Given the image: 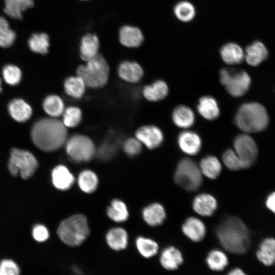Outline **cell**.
I'll return each instance as SVG.
<instances>
[{
  "label": "cell",
  "mask_w": 275,
  "mask_h": 275,
  "mask_svg": "<svg viewBox=\"0 0 275 275\" xmlns=\"http://www.w3.org/2000/svg\"><path fill=\"white\" fill-rule=\"evenodd\" d=\"M16 38L15 33L9 28L7 20L0 16V46L4 48L11 46Z\"/></svg>",
  "instance_id": "cell-40"
},
{
  "label": "cell",
  "mask_w": 275,
  "mask_h": 275,
  "mask_svg": "<svg viewBox=\"0 0 275 275\" xmlns=\"http://www.w3.org/2000/svg\"><path fill=\"white\" fill-rule=\"evenodd\" d=\"M66 151L69 158L75 162H87L95 154V147L89 137L74 134L66 142Z\"/></svg>",
  "instance_id": "cell-9"
},
{
  "label": "cell",
  "mask_w": 275,
  "mask_h": 275,
  "mask_svg": "<svg viewBox=\"0 0 275 275\" xmlns=\"http://www.w3.org/2000/svg\"><path fill=\"white\" fill-rule=\"evenodd\" d=\"M174 13L179 20L188 22L195 17L196 9L191 3L184 1L179 2L175 5Z\"/></svg>",
  "instance_id": "cell-37"
},
{
  "label": "cell",
  "mask_w": 275,
  "mask_h": 275,
  "mask_svg": "<svg viewBox=\"0 0 275 275\" xmlns=\"http://www.w3.org/2000/svg\"><path fill=\"white\" fill-rule=\"evenodd\" d=\"M108 245L115 251L125 249L128 244L127 232L122 228H114L110 229L106 235Z\"/></svg>",
  "instance_id": "cell-28"
},
{
  "label": "cell",
  "mask_w": 275,
  "mask_h": 275,
  "mask_svg": "<svg viewBox=\"0 0 275 275\" xmlns=\"http://www.w3.org/2000/svg\"><path fill=\"white\" fill-rule=\"evenodd\" d=\"M38 162L34 155L29 151L13 148L10 153L9 170L12 175L18 173L24 179L31 177L35 172Z\"/></svg>",
  "instance_id": "cell-8"
},
{
  "label": "cell",
  "mask_w": 275,
  "mask_h": 275,
  "mask_svg": "<svg viewBox=\"0 0 275 275\" xmlns=\"http://www.w3.org/2000/svg\"><path fill=\"white\" fill-rule=\"evenodd\" d=\"M51 179L54 187L61 190L69 189L74 182L73 175L64 165H58L52 170Z\"/></svg>",
  "instance_id": "cell-19"
},
{
  "label": "cell",
  "mask_w": 275,
  "mask_h": 275,
  "mask_svg": "<svg viewBox=\"0 0 275 275\" xmlns=\"http://www.w3.org/2000/svg\"><path fill=\"white\" fill-rule=\"evenodd\" d=\"M5 13L10 17L20 19L22 13L33 7L34 0H4Z\"/></svg>",
  "instance_id": "cell-30"
},
{
  "label": "cell",
  "mask_w": 275,
  "mask_h": 275,
  "mask_svg": "<svg viewBox=\"0 0 275 275\" xmlns=\"http://www.w3.org/2000/svg\"><path fill=\"white\" fill-rule=\"evenodd\" d=\"M168 92L167 84L163 80H157L146 86L143 90V94L148 100L154 102L164 98Z\"/></svg>",
  "instance_id": "cell-27"
},
{
  "label": "cell",
  "mask_w": 275,
  "mask_h": 275,
  "mask_svg": "<svg viewBox=\"0 0 275 275\" xmlns=\"http://www.w3.org/2000/svg\"><path fill=\"white\" fill-rule=\"evenodd\" d=\"M172 120L174 124L182 128L191 126L195 121V117L192 109L186 105H179L175 107L172 113Z\"/></svg>",
  "instance_id": "cell-26"
},
{
  "label": "cell",
  "mask_w": 275,
  "mask_h": 275,
  "mask_svg": "<svg viewBox=\"0 0 275 275\" xmlns=\"http://www.w3.org/2000/svg\"><path fill=\"white\" fill-rule=\"evenodd\" d=\"M49 232L47 229L42 225H37L33 230V236L34 239L39 242L46 241L49 238Z\"/></svg>",
  "instance_id": "cell-45"
},
{
  "label": "cell",
  "mask_w": 275,
  "mask_h": 275,
  "mask_svg": "<svg viewBox=\"0 0 275 275\" xmlns=\"http://www.w3.org/2000/svg\"><path fill=\"white\" fill-rule=\"evenodd\" d=\"M215 234L221 245L231 253L243 254L249 249L250 244L249 229L236 216L225 217L217 225Z\"/></svg>",
  "instance_id": "cell-1"
},
{
  "label": "cell",
  "mask_w": 275,
  "mask_h": 275,
  "mask_svg": "<svg viewBox=\"0 0 275 275\" xmlns=\"http://www.w3.org/2000/svg\"><path fill=\"white\" fill-rule=\"evenodd\" d=\"M181 230L185 236L195 242L202 240L206 233L204 222L194 216L188 217L184 221L181 226Z\"/></svg>",
  "instance_id": "cell-13"
},
{
  "label": "cell",
  "mask_w": 275,
  "mask_h": 275,
  "mask_svg": "<svg viewBox=\"0 0 275 275\" xmlns=\"http://www.w3.org/2000/svg\"><path fill=\"white\" fill-rule=\"evenodd\" d=\"M265 204L267 208L275 213V191L272 192L268 196Z\"/></svg>",
  "instance_id": "cell-46"
},
{
  "label": "cell",
  "mask_w": 275,
  "mask_h": 275,
  "mask_svg": "<svg viewBox=\"0 0 275 275\" xmlns=\"http://www.w3.org/2000/svg\"><path fill=\"white\" fill-rule=\"evenodd\" d=\"M99 46V40L96 35L91 34L85 35L80 46L81 59L87 62L95 57L98 54Z\"/></svg>",
  "instance_id": "cell-25"
},
{
  "label": "cell",
  "mask_w": 275,
  "mask_h": 275,
  "mask_svg": "<svg viewBox=\"0 0 275 275\" xmlns=\"http://www.w3.org/2000/svg\"><path fill=\"white\" fill-rule=\"evenodd\" d=\"M28 44L32 51L45 54L48 51L49 37L44 33L34 34L29 39Z\"/></svg>",
  "instance_id": "cell-38"
},
{
  "label": "cell",
  "mask_w": 275,
  "mask_h": 275,
  "mask_svg": "<svg viewBox=\"0 0 275 275\" xmlns=\"http://www.w3.org/2000/svg\"><path fill=\"white\" fill-rule=\"evenodd\" d=\"M109 68L107 61L100 54L87 61L84 65L77 69V75L80 76L86 87L99 88L104 86L108 79Z\"/></svg>",
  "instance_id": "cell-5"
},
{
  "label": "cell",
  "mask_w": 275,
  "mask_h": 275,
  "mask_svg": "<svg viewBox=\"0 0 275 275\" xmlns=\"http://www.w3.org/2000/svg\"><path fill=\"white\" fill-rule=\"evenodd\" d=\"M136 248L139 253L144 258H150L158 252V243L154 240L143 236L138 237L135 240Z\"/></svg>",
  "instance_id": "cell-35"
},
{
  "label": "cell",
  "mask_w": 275,
  "mask_h": 275,
  "mask_svg": "<svg viewBox=\"0 0 275 275\" xmlns=\"http://www.w3.org/2000/svg\"><path fill=\"white\" fill-rule=\"evenodd\" d=\"M142 216L148 225L155 227L163 223L167 214L164 207L161 204L153 203L143 209Z\"/></svg>",
  "instance_id": "cell-18"
},
{
  "label": "cell",
  "mask_w": 275,
  "mask_h": 275,
  "mask_svg": "<svg viewBox=\"0 0 275 275\" xmlns=\"http://www.w3.org/2000/svg\"><path fill=\"white\" fill-rule=\"evenodd\" d=\"M43 108L45 113L52 118L61 116L65 110L62 99L56 95H49L44 99Z\"/></svg>",
  "instance_id": "cell-32"
},
{
  "label": "cell",
  "mask_w": 275,
  "mask_h": 275,
  "mask_svg": "<svg viewBox=\"0 0 275 275\" xmlns=\"http://www.w3.org/2000/svg\"><path fill=\"white\" fill-rule=\"evenodd\" d=\"M8 111L12 118L18 122H25L32 114L31 106L20 98L14 99L9 102Z\"/></svg>",
  "instance_id": "cell-22"
},
{
  "label": "cell",
  "mask_w": 275,
  "mask_h": 275,
  "mask_svg": "<svg viewBox=\"0 0 275 275\" xmlns=\"http://www.w3.org/2000/svg\"><path fill=\"white\" fill-rule=\"evenodd\" d=\"M199 167L202 174L210 179L217 178L222 169L219 160L213 155H207L202 158Z\"/></svg>",
  "instance_id": "cell-29"
},
{
  "label": "cell",
  "mask_w": 275,
  "mask_h": 275,
  "mask_svg": "<svg viewBox=\"0 0 275 275\" xmlns=\"http://www.w3.org/2000/svg\"><path fill=\"white\" fill-rule=\"evenodd\" d=\"M62 115V122L66 127L73 128L78 126L82 119L81 111L76 106L67 107L64 110Z\"/></svg>",
  "instance_id": "cell-39"
},
{
  "label": "cell",
  "mask_w": 275,
  "mask_h": 275,
  "mask_svg": "<svg viewBox=\"0 0 275 275\" xmlns=\"http://www.w3.org/2000/svg\"><path fill=\"white\" fill-rule=\"evenodd\" d=\"M177 143L180 150L188 155H196L201 150L202 140L200 136L194 131H184L178 136Z\"/></svg>",
  "instance_id": "cell-12"
},
{
  "label": "cell",
  "mask_w": 275,
  "mask_h": 275,
  "mask_svg": "<svg viewBox=\"0 0 275 275\" xmlns=\"http://www.w3.org/2000/svg\"><path fill=\"white\" fill-rule=\"evenodd\" d=\"M258 260L266 266L275 264V239L267 238L263 240L256 252Z\"/></svg>",
  "instance_id": "cell-24"
},
{
  "label": "cell",
  "mask_w": 275,
  "mask_h": 275,
  "mask_svg": "<svg viewBox=\"0 0 275 275\" xmlns=\"http://www.w3.org/2000/svg\"><path fill=\"white\" fill-rule=\"evenodd\" d=\"M159 262L161 265L168 270L179 268L183 262V255L179 249L173 246L165 248L161 252Z\"/></svg>",
  "instance_id": "cell-16"
},
{
  "label": "cell",
  "mask_w": 275,
  "mask_h": 275,
  "mask_svg": "<svg viewBox=\"0 0 275 275\" xmlns=\"http://www.w3.org/2000/svg\"><path fill=\"white\" fill-rule=\"evenodd\" d=\"M176 184L188 191L197 190L202 183L199 166L192 159L184 157L178 162L174 175Z\"/></svg>",
  "instance_id": "cell-6"
},
{
  "label": "cell",
  "mask_w": 275,
  "mask_h": 275,
  "mask_svg": "<svg viewBox=\"0 0 275 275\" xmlns=\"http://www.w3.org/2000/svg\"><path fill=\"white\" fill-rule=\"evenodd\" d=\"M234 122L244 133H256L266 129L269 124V117L266 108L260 103L247 102L238 109Z\"/></svg>",
  "instance_id": "cell-3"
},
{
  "label": "cell",
  "mask_w": 275,
  "mask_h": 275,
  "mask_svg": "<svg viewBox=\"0 0 275 275\" xmlns=\"http://www.w3.org/2000/svg\"><path fill=\"white\" fill-rule=\"evenodd\" d=\"M268 57L267 49L260 41H255L245 48L244 59L250 66L253 67L259 66L266 60Z\"/></svg>",
  "instance_id": "cell-15"
},
{
  "label": "cell",
  "mask_w": 275,
  "mask_h": 275,
  "mask_svg": "<svg viewBox=\"0 0 275 275\" xmlns=\"http://www.w3.org/2000/svg\"><path fill=\"white\" fill-rule=\"evenodd\" d=\"M206 262L208 267L215 271L224 270L229 263L226 254L218 249L212 250L208 253Z\"/></svg>",
  "instance_id": "cell-31"
},
{
  "label": "cell",
  "mask_w": 275,
  "mask_h": 275,
  "mask_svg": "<svg viewBox=\"0 0 275 275\" xmlns=\"http://www.w3.org/2000/svg\"><path fill=\"white\" fill-rule=\"evenodd\" d=\"M221 83L231 96L239 97L249 90L251 83L249 74L243 70L223 68L219 72Z\"/></svg>",
  "instance_id": "cell-7"
},
{
  "label": "cell",
  "mask_w": 275,
  "mask_h": 275,
  "mask_svg": "<svg viewBox=\"0 0 275 275\" xmlns=\"http://www.w3.org/2000/svg\"><path fill=\"white\" fill-rule=\"evenodd\" d=\"M98 179L96 174L89 170L82 171L78 177V184L80 189L86 193L94 191L97 187Z\"/></svg>",
  "instance_id": "cell-36"
},
{
  "label": "cell",
  "mask_w": 275,
  "mask_h": 275,
  "mask_svg": "<svg viewBox=\"0 0 275 275\" xmlns=\"http://www.w3.org/2000/svg\"><path fill=\"white\" fill-rule=\"evenodd\" d=\"M2 91V80H1V79L0 78V92Z\"/></svg>",
  "instance_id": "cell-48"
},
{
  "label": "cell",
  "mask_w": 275,
  "mask_h": 275,
  "mask_svg": "<svg viewBox=\"0 0 275 275\" xmlns=\"http://www.w3.org/2000/svg\"><path fill=\"white\" fill-rule=\"evenodd\" d=\"M106 213L110 219L118 223L125 221L128 217L126 205L119 199H114L112 201L107 209Z\"/></svg>",
  "instance_id": "cell-34"
},
{
  "label": "cell",
  "mask_w": 275,
  "mask_h": 275,
  "mask_svg": "<svg viewBox=\"0 0 275 275\" xmlns=\"http://www.w3.org/2000/svg\"><path fill=\"white\" fill-rule=\"evenodd\" d=\"M123 149L125 152L129 156H134L139 154L142 151V143L135 138L127 139L123 144Z\"/></svg>",
  "instance_id": "cell-44"
},
{
  "label": "cell",
  "mask_w": 275,
  "mask_h": 275,
  "mask_svg": "<svg viewBox=\"0 0 275 275\" xmlns=\"http://www.w3.org/2000/svg\"><path fill=\"white\" fill-rule=\"evenodd\" d=\"M65 92L69 96L75 98H81L85 93L86 85L82 79L79 76L67 78L64 84Z\"/></svg>",
  "instance_id": "cell-33"
},
{
  "label": "cell",
  "mask_w": 275,
  "mask_h": 275,
  "mask_svg": "<svg viewBox=\"0 0 275 275\" xmlns=\"http://www.w3.org/2000/svg\"><path fill=\"white\" fill-rule=\"evenodd\" d=\"M233 146L243 169L252 167L258 155L257 146L253 138L246 133L239 134L235 138Z\"/></svg>",
  "instance_id": "cell-10"
},
{
  "label": "cell",
  "mask_w": 275,
  "mask_h": 275,
  "mask_svg": "<svg viewBox=\"0 0 275 275\" xmlns=\"http://www.w3.org/2000/svg\"><path fill=\"white\" fill-rule=\"evenodd\" d=\"M197 109L199 113L208 120L216 119L220 113L217 101L210 96H204L199 99Z\"/></svg>",
  "instance_id": "cell-23"
},
{
  "label": "cell",
  "mask_w": 275,
  "mask_h": 275,
  "mask_svg": "<svg viewBox=\"0 0 275 275\" xmlns=\"http://www.w3.org/2000/svg\"><path fill=\"white\" fill-rule=\"evenodd\" d=\"M2 75L5 81L11 86L17 85L21 79V72L16 66L8 64L2 70Z\"/></svg>",
  "instance_id": "cell-41"
},
{
  "label": "cell",
  "mask_w": 275,
  "mask_h": 275,
  "mask_svg": "<svg viewBox=\"0 0 275 275\" xmlns=\"http://www.w3.org/2000/svg\"><path fill=\"white\" fill-rule=\"evenodd\" d=\"M119 40L121 43L126 47H138L142 44L144 36L139 28L125 25L120 31Z\"/></svg>",
  "instance_id": "cell-20"
},
{
  "label": "cell",
  "mask_w": 275,
  "mask_h": 275,
  "mask_svg": "<svg viewBox=\"0 0 275 275\" xmlns=\"http://www.w3.org/2000/svg\"><path fill=\"white\" fill-rule=\"evenodd\" d=\"M223 61L228 65L241 63L244 59V52L238 44L230 42L224 44L220 50Z\"/></svg>",
  "instance_id": "cell-21"
},
{
  "label": "cell",
  "mask_w": 275,
  "mask_h": 275,
  "mask_svg": "<svg viewBox=\"0 0 275 275\" xmlns=\"http://www.w3.org/2000/svg\"><path fill=\"white\" fill-rule=\"evenodd\" d=\"M227 275H247L241 269L235 268L230 270Z\"/></svg>",
  "instance_id": "cell-47"
},
{
  "label": "cell",
  "mask_w": 275,
  "mask_h": 275,
  "mask_svg": "<svg viewBox=\"0 0 275 275\" xmlns=\"http://www.w3.org/2000/svg\"><path fill=\"white\" fill-rule=\"evenodd\" d=\"M193 210L200 215L210 216L216 211L217 202L215 198L208 193H201L197 195L192 203Z\"/></svg>",
  "instance_id": "cell-14"
},
{
  "label": "cell",
  "mask_w": 275,
  "mask_h": 275,
  "mask_svg": "<svg viewBox=\"0 0 275 275\" xmlns=\"http://www.w3.org/2000/svg\"><path fill=\"white\" fill-rule=\"evenodd\" d=\"M20 269L18 264L10 259L0 261V275H20Z\"/></svg>",
  "instance_id": "cell-43"
},
{
  "label": "cell",
  "mask_w": 275,
  "mask_h": 275,
  "mask_svg": "<svg viewBox=\"0 0 275 275\" xmlns=\"http://www.w3.org/2000/svg\"><path fill=\"white\" fill-rule=\"evenodd\" d=\"M31 135L38 148L44 151H53L66 143L67 130L62 121L56 118H43L34 124Z\"/></svg>",
  "instance_id": "cell-2"
},
{
  "label": "cell",
  "mask_w": 275,
  "mask_h": 275,
  "mask_svg": "<svg viewBox=\"0 0 275 275\" xmlns=\"http://www.w3.org/2000/svg\"><path fill=\"white\" fill-rule=\"evenodd\" d=\"M222 160L225 166L231 171H235L243 169L238 157L233 149L226 150L222 155Z\"/></svg>",
  "instance_id": "cell-42"
},
{
  "label": "cell",
  "mask_w": 275,
  "mask_h": 275,
  "mask_svg": "<svg viewBox=\"0 0 275 275\" xmlns=\"http://www.w3.org/2000/svg\"><path fill=\"white\" fill-rule=\"evenodd\" d=\"M57 232L65 244L70 246H78L89 234L87 219L81 214L73 215L61 223Z\"/></svg>",
  "instance_id": "cell-4"
},
{
  "label": "cell",
  "mask_w": 275,
  "mask_h": 275,
  "mask_svg": "<svg viewBox=\"0 0 275 275\" xmlns=\"http://www.w3.org/2000/svg\"><path fill=\"white\" fill-rule=\"evenodd\" d=\"M136 138L149 149L159 147L164 140L162 131L157 126L151 125L143 126L135 132Z\"/></svg>",
  "instance_id": "cell-11"
},
{
  "label": "cell",
  "mask_w": 275,
  "mask_h": 275,
  "mask_svg": "<svg viewBox=\"0 0 275 275\" xmlns=\"http://www.w3.org/2000/svg\"><path fill=\"white\" fill-rule=\"evenodd\" d=\"M118 73L119 77L124 81L135 83L141 79L144 71L138 63L126 61L119 65Z\"/></svg>",
  "instance_id": "cell-17"
}]
</instances>
